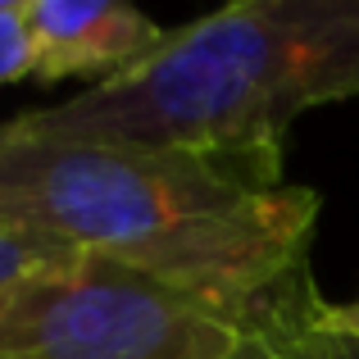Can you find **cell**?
I'll return each mask as SVG.
<instances>
[{"instance_id":"5","label":"cell","mask_w":359,"mask_h":359,"mask_svg":"<svg viewBox=\"0 0 359 359\" xmlns=\"http://www.w3.org/2000/svg\"><path fill=\"white\" fill-rule=\"evenodd\" d=\"M73 255H78V250H69V245H60V241L0 228V300H5L14 287H23L27 278H36V273L60 269V264L73 259Z\"/></svg>"},{"instance_id":"3","label":"cell","mask_w":359,"mask_h":359,"mask_svg":"<svg viewBox=\"0 0 359 359\" xmlns=\"http://www.w3.org/2000/svg\"><path fill=\"white\" fill-rule=\"evenodd\" d=\"M245 332L105 255H73L0 300V359H241Z\"/></svg>"},{"instance_id":"1","label":"cell","mask_w":359,"mask_h":359,"mask_svg":"<svg viewBox=\"0 0 359 359\" xmlns=\"http://www.w3.org/2000/svg\"><path fill=\"white\" fill-rule=\"evenodd\" d=\"M314 219L282 141H50L0 123V228L141 269L241 332L309 273Z\"/></svg>"},{"instance_id":"6","label":"cell","mask_w":359,"mask_h":359,"mask_svg":"<svg viewBox=\"0 0 359 359\" xmlns=\"http://www.w3.org/2000/svg\"><path fill=\"white\" fill-rule=\"evenodd\" d=\"M32 78V41H27L23 0H0V87Z\"/></svg>"},{"instance_id":"4","label":"cell","mask_w":359,"mask_h":359,"mask_svg":"<svg viewBox=\"0 0 359 359\" xmlns=\"http://www.w3.org/2000/svg\"><path fill=\"white\" fill-rule=\"evenodd\" d=\"M32 78L109 82L164 46V27L123 0H23Z\"/></svg>"},{"instance_id":"7","label":"cell","mask_w":359,"mask_h":359,"mask_svg":"<svg viewBox=\"0 0 359 359\" xmlns=\"http://www.w3.org/2000/svg\"><path fill=\"white\" fill-rule=\"evenodd\" d=\"M323 323L332 327L337 337H346V341L359 346V296L346 300V305H323Z\"/></svg>"},{"instance_id":"2","label":"cell","mask_w":359,"mask_h":359,"mask_svg":"<svg viewBox=\"0 0 359 359\" xmlns=\"http://www.w3.org/2000/svg\"><path fill=\"white\" fill-rule=\"evenodd\" d=\"M346 96H359V0H241L168 32L137 69L9 123L50 141L245 146Z\"/></svg>"}]
</instances>
